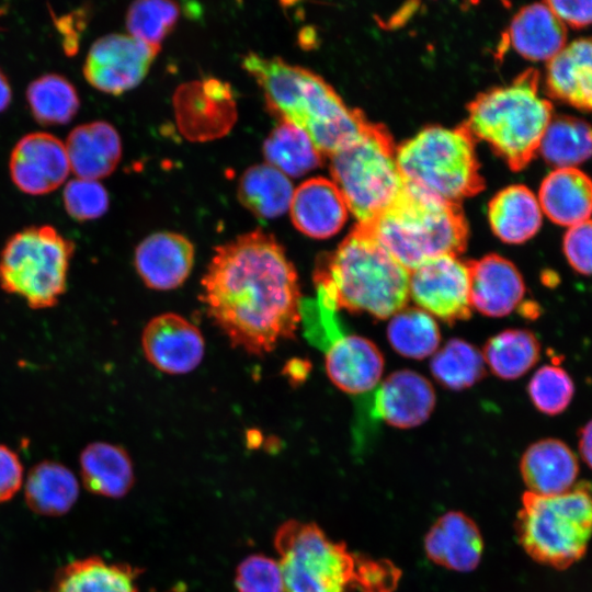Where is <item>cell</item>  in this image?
Wrapping results in <instances>:
<instances>
[{"mask_svg":"<svg viewBox=\"0 0 592 592\" xmlns=\"http://www.w3.org/2000/svg\"><path fill=\"white\" fill-rule=\"evenodd\" d=\"M201 285L208 317L232 346L262 356L295 339L298 274L273 235L255 229L217 246Z\"/></svg>","mask_w":592,"mask_h":592,"instance_id":"cell-1","label":"cell"},{"mask_svg":"<svg viewBox=\"0 0 592 592\" xmlns=\"http://www.w3.org/2000/svg\"><path fill=\"white\" fill-rule=\"evenodd\" d=\"M242 66L262 89L270 112L303 129L322 155H332L364 129L361 118L311 71L255 53L246 55Z\"/></svg>","mask_w":592,"mask_h":592,"instance_id":"cell-2","label":"cell"},{"mask_svg":"<svg viewBox=\"0 0 592 592\" xmlns=\"http://www.w3.org/2000/svg\"><path fill=\"white\" fill-rule=\"evenodd\" d=\"M410 272L358 227L318 262L319 297L338 309L386 319L406 307Z\"/></svg>","mask_w":592,"mask_h":592,"instance_id":"cell-3","label":"cell"},{"mask_svg":"<svg viewBox=\"0 0 592 592\" xmlns=\"http://www.w3.org/2000/svg\"><path fill=\"white\" fill-rule=\"evenodd\" d=\"M274 547L285 592H390L395 568L360 560L315 523L289 520L275 533Z\"/></svg>","mask_w":592,"mask_h":592,"instance_id":"cell-4","label":"cell"},{"mask_svg":"<svg viewBox=\"0 0 592 592\" xmlns=\"http://www.w3.org/2000/svg\"><path fill=\"white\" fill-rule=\"evenodd\" d=\"M363 229L409 272L436 257H458L467 238L465 221L454 205L406 186L399 197Z\"/></svg>","mask_w":592,"mask_h":592,"instance_id":"cell-5","label":"cell"},{"mask_svg":"<svg viewBox=\"0 0 592 592\" xmlns=\"http://www.w3.org/2000/svg\"><path fill=\"white\" fill-rule=\"evenodd\" d=\"M538 73L530 70L475 101L468 128L506 162L520 169L538 151L553 118V105L539 93Z\"/></svg>","mask_w":592,"mask_h":592,"instance_id":"cell-6","label":"cell"},{"mask_svg":"<svg viewBox=\"0 0 592 592\" xmlns=\"http://www.w3.org/2000/svg\"><path fill=\"white\" fill-rule=\"evenodd\" d=\"M515 527L533 560L556 569L570 567L584 556L592 537V488L583 482L557 496L524 492Z\"/></svg>","mask_w":592,"mask_h":592,"instance_id":"cell-7","label":"cell"},{"mask_svg":"<svg viewBox=\"0 0 592 592\" xmlns=\"http://www.w3.org/2000/svg\"><path fill=\"white\" fill-rule=\"evenodd\" d=\"M409 190L452 204L478 185V168L470 135L462 129L431 126L395 151Z\"/></svg>","mask_w":592,"mask_h":592,"instance_id":"cell-8","label":"cell"},{"mask_svg":"<svg viewBox=\"0 0 592 592\" xmlns=\"http://www.w3.org/2000/svg\"><path fill=\"white\" fill-rule=\"evenodd\" d=\"M73 253L72 240L53 226L19 230L0 252V287L32 309L54 307L67 289Z\"/></svg>","mask_w":592,"mask_h":592,"instance_id":"cell-9","label":"cell"},{"mask_svg":"<svg viewBox=\"0 0 592 592\" xmlns=\"http://www.w3.org/2000/svg\"><path fill=\"white\" fill-rule=\"evenodd\" d=\"M332 182L358 227L369 226L403 192L395 150L378 130L364 127L330 155Z\"/></svg>","mask_w":592,"mask_h":592,"instance_id":"cell-10","label":"cell"},{"mask_svg":"<svg viewBox=\"0 0 592 592\" xmlns=\"http://www.w3.org/2000/svg\"><path fill=\"white\" fill-rule=\"evenodd\" d=\"M409 297L431 316L454 323L471 315L467 262L457 255L425 261L409 274Z\"/></svg>","mask_w":592,"mask_h":592,"instance_id":"cell-11","label":"cell"},{"mask_svg":"<svg viewBox=\"0 0 592 592\" xmlns=\"http://www.w3.org/2000/svg\"><path fill=\"white\" fill-rule=\"evenodd\" d=\"M159 49L130 35H105L90 47L83 75L93 88L109 94H122L146 77Z\"/></svg>","mask_w":592,"mask_h":592,"instance_id":"cell-12","label":"cell"},{"mask_svg":"<svg viewBox=\"0 0 592 592\" xmlns=\"http://www.w3.org/2000/svg\"><path fill=\"white\" fill-rule=\"evenodd\" d=\"M177 125L192 141L226 135L237 119V105L228 83L207 78L180 86L173 98Z\"/></svg>","mask_w":592,"mask_h":592,"instance_id":"cell-13","label":"cell"},{"mask_svg":"<svg viewBox=\"0 0 592 592\" xmlns=\"http://www.w3.org/2000/svg\"><path fill=\"white\" fill-rule=\"evenodd\" d=\"M140 343L146 360L158 371L170 375L194 371L205 354L201 330L175 312L151 318L143 330Z\"/></svg>","mask_w":592,"mask_h":592,"instance_id":"cell-14","label":"cell"},{"mask_svg":"<svg viewBox=\"0 0 592 592\" xmlns=\"http://www.w3.org/2000/svg\"><path fill=\"white\" fill-rule=\"evenodd\" d=\"M9 170L21 192L48 194L65 182L70 171L65 143L48 133H30L12 149Z\"/></svg>","mask_w":592,"mask_h":592,"instance_id":"cell-15","label":"cell"},{"mask_svg":"<svg viewBox=\"0 0 592 592\" xmlns=\"http://www.w3.org/2000/svg\"><path fill=\"white\" fill-rule=\"evenodd\" d=\"M371 392V414L398 429L425 422L436 401L432 384L411 369L392 372Z\"/></svg>","mask_w":592,"mask_h":592,"instance_id":"cell-16","label":"cell"},{"mask_svg":"<svg viewBox=\"0 0 592 592\" xmlns=\"http://www.w3.org/2000/svg\"><path fill=\"white\" fill-rule=\"evenodd\" d=\"M195 249L190 239L173 231L155 232L135 249L134 266L150 289L179 288L190 276Z\"/></svg>","mask_w":592,"mask_h":592,"instance_id":"cell-17","label":"cell"},{"mask_svg":"<svg viewBox=\"0 0 592 592\" xmlns=\"http://www.w3.org/2000/svg\"><path fill=\"white\" fill-rule=\"evenodd\" d=\"M467 265L471 308L485 316L501 318L522 303L526 287L513 262L491 253Z\"/></svg>","mask_w":592,"mask_h":592,"instance_id":"cell-18","label":"cell"},{"mask_svg":"<svg viewBox=\"0 0 592 592\" xmlns=\"http://www.w3.org/2000/svg\"><path fill=\"white\" fill-rule=\"evenodd\" d=\"M325 367L335 387L350 395H361L379 385L384 356L367 338L344 334L326 350Z\"/></svg>","mask_w":592,"mask_h":592,"instance_id":"cell-19","label":"cell"},{"mask_svg":"<svg viewBox=\"0 0 592 592\" xmlns=\"http://www.w3.org/2000/svg\"><path fill=\"white\" fill-rule=\"evenodd\" d=\"M424 551L440 567L469 572L481 561L483 539L473 519L460 511H449L441 515L425 534Z\"/></svg>","mask_w":592,"mask_h":592,"instance_id":"cell-20","label":"cell"},{"mask_svg":"<svg viewBox=\"0 0 592 592\" xmlns=\"http://www.w3.org/2000/svg\"><path fill=\"white\" fill-rule=\"evenodd\" d=\"M289 214L293 225L303 235L328 239L342 229L350 212L332 180L317 177L294 190Z\"/></svg>","mask_w":592,"mask_h":592,"instance_id":"cell-21","label":"cell"},{"mask_svg":"<svg viewBox=\"0 0 592 592\" xmlns=\"http://www.w3.org/2000/svg\"><path fill=\"white\" fill-rule=\"evenodd\" d=\"M520 473L527 491L539 496H557L574 486L579 464L565 442L543 439L525 449L520 460Z\"/></svg>","mask_w":592,"mask_h":592,"instance_id":"cell-22","label":"cell"},{"mask_svg":"<svg viewBox=\"0 0 592 592\" xmlns=\"http://www.w3.org/2000/svg\"><path fill=\"white\" fill-rule=\"evenodd\" d=\"M545 84L551 98L592 114V38L576 39L551 58Z\"/></svg>","mask_w":592,"mask_h":592,"instance_id":"cell-23","label":"cell"},{"mask_svg":"<svg viewBox=\"0 0 592 592\" xmlns=\"http://www.w3.org/2000/svg\"><path fill=\"white\" fill-rule=\"evenodd\" d=\"M65 146L70 170L81 179L98 181L110 175L122 157L118 133L110 123L103 121L75 127Z\"/></svg>","mask_w":592,"mask_h":592,"instance_id":"cell-24","label":"cell"},{"mask_svg":"<svg viewBox=\"0 0 592 592\" xmlns=\"http://www.w3.org/2000/svg\"><path fill=\"white\" fill-rule=\"evenodd\" d=\"M506 37L523 58L548 62L566 46L567 29L546 2L532 3L513 16Z\"/></svg>","mask_w":592,"mask_h":592,"instance_id":"cell-25","label":"cell"},{"mask_svg":"<svg viewBox=\"0 0 592 592\" xmlns=\"http://www.w3.org/2000/svg\"><path fill=\"white\" fill-rule=\"evenodd\" d=\"M542 212L553 223L571 227L592 215V179L578 168H557L538 190Z\"/></svg>","mask_w":592,"mask_h":592,"instance_id":"cell-26","label":"cell"},{"mask_svg":"<svg viewBox=\"0 0 592 592\" xmlns=\"http://www.w3.org/2000/svg\"><path fill=\"white\" fill-rule=\"evenodd\" d=\"M139 572L128 563L90 556L62 566L48 592H138Z\"/></svg>","mask_w":592,"mask_h":592,"instance_id":"cell-27","label":"cell"},{"mask_svg":"<svg viewBox=\"0 0 592 592\" xmlns=\"http://www.w3.org/2000/svg\"><path fill=\"white\" fill-rule=\"evenodd\" d=\"M84 488L98 496L122 498L135 481L134 466L127 451L109 442L88 444L79 457Z\"/></svg>","mask_w":592,"mask_h":592,"instance_id":"cell-28","label":"cell"},{"mask_svg":"<svg viewBox=\"0 0 592 592\" xmlns=\"http://www.w3.org/2000/svg\"><path fill=\"white\" fill-rule=\"evenodd\" d=\"M488 219L492 232L509 244H521L540 229L543 212L537 196L521 184L500 191L490 202Z\"/></svg>","mask_w":592,"mask_h":592,"instance_id":"cell-29","label":"cell"},{"mask_svg":"<svg viewBox=\"0 0 592 592\" xmlns=\"http://www.w3.org/2000/svg\"><path fill=\"white\" fill-rule=\"evenodd\" d=\"M78 496V479L60 463L44 460L33 466L27 474L25 502L37 514L62 515L73 506Z\"/></svg>","mask_w":592,"mask_h":592,"instance_id":"cell-30","label":"cell"},{"mask_svg":"<svg viewBox=\"0 0 592 592\" xmlns=\"http://www.w3.org/2000/svg\"><path fill=\"white\" fill-rule=\"evenodd\" d=\"M294 190L284 173L270 164H257L243 172L237 192L240 203L254 216L272 219L289 209Z\"/></svg>","mask_w":592,"mask_h":592,"instance_id":"cell-31","label":"cell"},{"mask_svg":"<svg viewBox=\"0 0 592 592\" xmlns=\"http://www.w3.org/2000/svg\"><path fill=\"white\" fill-rule=\"evenodd\" d=\"M486 365L499 378L512 380L525 375L539 360L540 344L527 329H506L485 344Z\"/></svg>","mask_w":592,"mask_h":592,"instance_id":"cell-32","label":"cell"},{"mask_svg":"<svg viewBox=\"0 0 592 592\" xmlns=\"http://www.w3.org/2000/svg\"><path fill=\"white\" fill-rule=\"evenodd\" d=\"M267 164L286 177H303L319 168L322 153L311 138L299 127L281 122L263 144Z\"/></svg>","mask_w":592,"mask_h":592,"instance_id":"cell-33","label":"cell"},{"mask_svg":"<svg viewBox=\"0 0 592 592\" xmlns=\"http://www.w3.org/2000/svg\"><path fill=\"white\" fill-rule=\"evenodd\" d=\"M538 151L555 169L576 168L592 156V126L578 117L553 116Z\"/></svg>","mask_w":592,"mask_h":592,"instance_id":"cell-34","label":"cell"},{"mask_svg":"<svg viewBox=\"0 0 592 592\" xmlns=\"http://www.w3.org/2000/svg\"><path fill=\"white\" fill-rule=\"evenodd\" d=\"M26 101L35 121L44 126L67 124L80 106L75 86L58 73L33 80L26 89Z\"/></svg>","mask_w":592,"mask_h":592,"instance_id":"cell-35","label":"cell"},{"mask_svg":"<svg viewBox=\"0 0 592 592\" xmlns=\"http://www.w3.org/2000/svg\"><path fill=\"white\" fill-rule=\"evenodd\" d=\"M387 339L400 355L423 360L437 351L441 333L430 314L419 307H403L391 316Z\"/></svg>","mask_w":592,"mask_h":592,"instance_id":"cell-36","label":"cell"},{"mask_svg":"<svg viewBox=\"0 0 592 592\" xmlns=\"http://www.w3.org/2000/svg\"><path fill=\"white\" fill-rule=\"evenodd\" d=\"M430 368L439 384L453 390L471 387L486 375L482 353L462 339H451L439 349Z\"/></svg>","mask_w":592,"mask_h":592,"instance_id":"cell-37","label":"cell"},{"mask_svg":"<svg viewBox=\"0 0 592 592\" xmlns=\"http://www.w3.org/2000/svg\"><path fill=\"white\" fill-rule=\"evenodd\" d=\"M180 16L177 3L161 0H140L130 4L126 26L130 36L160 47Z\"/></svg>","mask_w":592,"mask_h":592,"instance_id":"cell-38","label":"cell"},{"mask_svg":"<svg viewBox=\"0 0 592 592\" xmlns=\"http://www.w3.org/2000/svg\"><path fill=\"white\" fill-rule=\"evenodd\" d=\"M527 394L539 412L557 415L570 405L574 395V384L562 367L554 364L544 365L532 376Z\"/></svg>","mask_w":592,"mask_h":592,"instance_id":"cell-39","label":"cell"},{"mask_svg":"<svg viewBox=\"0 0 592 592\" xmlns=\"http://www.w3.org/2000/svg\"><path fill=\"white\" fill-rule=\"evenodd\" d=\"M64 207L67 214L77 221L93 220L109 208V194L104 186L88 179L70 180L62 192Z\"/></svg>","mask_w":592,"mask_h":592,"instance_id":"cell-40","label":"cell"},{"mask_svg":"<svg viewBox=\"0 0 592 592\" xmlns=\"http://www.w3.org/2000/svg\"><path fill=\"white\" fill-rule=\"evenodd\" d=\"M237 592H285L277 559L262 554L246 557L236 569Z\"/></svg>","mask_w":592,"mask_h":592,"instance_id":"cell-41","label":"cell"},{"mask_svg":"<svg viewBox=\"0 0 592 592\" xmlns=\"http://www.w3.org/2000/svg\"><path fill=\"white\" fill-rule=\"evenodd\" d=\"M562 251L569 265L579 274L592 275V219L568 228Z\"/></svg>","mask_w":592,"mask_h":592,"instance_id":"cell-42","label":"cell"},{"mask_svg":"<svg viewBox=\"0 0 592 592\" xmlns=\"http://www.w3.org/2000/svg\"><path fill=\"white\" fill-rule=\"evenodd\" d=\"M23 482V466L18 454L0 444V503L10 500Z\"/></svg>","mask_w":592,"mask_h":592,"instance_id":"cell-43","label":"cell"},{"mask_svg":"<svg viewBox=\"0 0 592 592\" xmlns=\"http://www.w3.org/2000/svg\"><path fill=\"white\" fill-rule=\"evenodd\" d=\"M548 7L563 22L574 29L592 24V1H546Z\"/></svg>","mask_w":592,"mask_h":592,"instance_id":"cell-44","label":"cell"},{"mask_svg":"<svg viewBox=\"0 0 592 592\" xmlns=\"http://www.w3.org/2000/svg\"><path fill=\"white\" fill-rule=\"evenodd\" d=\"M87 14L79 10L62 16H54L55 25L62 35V46L68 55L78 50L79 38L86 26Z\"/></svg>","mask_w":592,"mask_h":592,"instance_id":"cell-45","label":"cell"},{"mask_svg":"<svg viewBox=\"0 0 592 592\" xmlns=\"http://www.w3.org/2000/svg\"><path fill=\"white\" fill-rule=\"evenodd\" d=\"M578 446L582 459L592 469V420L580 429Z\"/></svg>","mask_w":592,"mask_h":592,"instance_id":"cell-46","label":"cell"},{"mask_svg":"<svg viewBox=\"0 0 592 592\" xmlns=\"http://www.w3.org/2000/svg\"><path fill=\"white\" fill-rule=\"evenodd\" d=\"M12 99L11 86L7 76L0 69V112L4 111Z\"/></svg>","mask_w":592,"mask_h":592,"instance_id":"cell-47","label":"cell"}]
</instances>
